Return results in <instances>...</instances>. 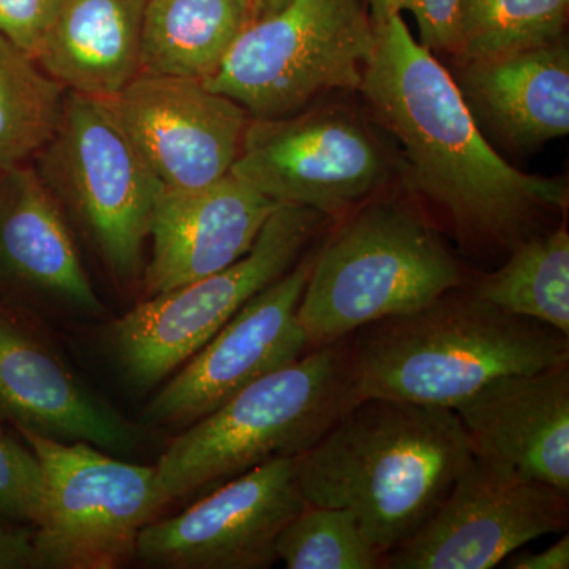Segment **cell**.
Listing matches in <instances>:
<instances>
[{
	"label": "cell",
	"mask_w": 569,
	"mask_h": 569,
	"mask_svg": "<svg viewBox=\"0 0 569 569\" xmlns=\"http://www.w3.org/2000/svg\"><path fill=\"white\" fill-rule=\"evenodd\" d=\"M359 92L402 144L415 187L463 241L512 249L542 212L567 204L565 183L523 173L493 151L458 82L400 14L376 24Z\"/></svg>",
	"instance_id": "obj_1"
},
{
	"label": "cell",
	"mask_w": 569,
	"mask_h": 569,
	"mask_svg": "<svg viewBox=\"0 0 569 569\" xmlns=\"http://www.w3.org/2000/svg\"><path fill=\"white\" fill-rule=\"evenodd\" d=\"M473 459L451 408L356 400L299 456L306 501L347 509L381 556L430 519Z\"/></svg>",
	"instance_id": "obj_2"
},
{
	"label": "cell",
	"mask_w": 569,
	"mask_h": 569,
	"mask_svg": "<svg viewBox=\"0 0 569 569\" xmlns=\"http://www.w3.org/2000/svg\"><path fill=\"white\" fill-rule=\"evenodd\" d=\"M359 399L456 410L497 378L569 366V337L459 288L350 337Z\"/></svg>",
	"instance_id": "obj_3"
},
{
	"label": "cell",
	"mask_w": 569,
	"mask_h": 569,
	"mask_svg": "<svg viewBox=\"0 0 569 569\" xmlns=\"http://www.w3.org/2000/svg\"><path fill=\"white\" fill-rule=\"evenodd\" d=\"M356 400L350 337L307 351L183 427L156 463L160 503L204 496L269 460L305 455Z\"/></svg>",
	"instance_id": "obj_4"
},
{
	"label": "cell",
	"mask_w": 569,
	"mask_h": 569,
	"mask_svg": "<svg viewBox=\"0 0 569 569\" xmlns=\"http://www.w3.org/2000/svg\"><path fill=\"white\" fill-rule=\"evenodd\" d=\"M460 283L458 260L421 213L369 200L317 250L298 321L313 350L417 312Z\"/></svg>",
	"instance_id": "obj_5"
},
{
	"label": "cell",
	"mask_w": 569,
	"mask_h": 569,
	"mask_svg": "<svg viewBox=\"0 0 569 569\" xmlns=\"http://www.w3.org/2000/svg\"><path fill=\"white\" fill-rule=\"evenodd\" d=\"M373 48L365 0H288L250 22L203 84L250 118H283L325 93L359 91Z\"/></svg>",
	"instance_id": "obj_6"
},
{
	"label": "cell",
	"mask_w": 569,
	"mask_h": 569,
	"mask_svg": "<svg viewBox=\"0 0 569 569\" xmlns=\"http://www.w3.org/2000/svg\"><path fill=\"white\" fill-rule=\"evenodd\" d=\"M323 216L279 204L241 260L216 274L148 299L116 320L108 342L127 380L151 389L192 358L247 301L287 274L306 253Z\"/></svg>",
	"instance_id": "obj_7"
},
{
	"label": "cell",
	"mask_w": 569,
	"mask_h": 569,
	"mask_svg": "<svg viewBox=\"0 0 569 569\" xmlns=\"http://www.w3.org/2000/svg\"><path fill=\"white\" fill-rule=\"evenodd\" d=\"M39 174L84 224L108 268L137 276L162 186L110 100L67 92Z\"/></svg>",
	"instance_id": "obj_8"
},
{
	"label": "cell",
	"mask_w": 569,
	"mask_h": 569,
	"mask_svg": "<svg viewBox=\"0 0 569 569\" xmlns=\"http://www.w3.org/2000/svg\"><path fill=\"white\" fill-rule=\"evenodd\" d=\"M17 430L43 467V512L33 529L37 568L114 569L137 557L142 527L163 508L156 466Z\"/></svg>",
	"instance_id": "obj_9"
},
{
	"label": "cell",
	"mask_w": 569,
	"mask_h": 569,
	"mask_svg": "<svg viewBox=\"0 0 569 569\" xmlns=\"http://www.w3.org/2000/svg\"><path fill=\"white\" fill-rule=\"evenodd\" d=\"M230 174L277 204L342 217L372 200L388 162L359 119L328 108L250 119Z\"/></svg>",
	"instance_id": "obj_10"
},
{
	"label": "cell",
	"mask_w": 569,
	"mask_h": 569,
	"mask_svg": "<svg viewBox=\"0 0 569 569\" xmlns=\"http://www.w3.org/2000/svg\"><path fill=\"white\" fill-rule=\"evenodd\" d=\"M569 496L475 458L443 503L383 557L388 569H490L520 548L567 531Z\"/></svg>",
	"instance_id": "obj_11"
},
{
	"label": "cell",
	"mask_w": 569,
	"mask_h": 569,
	"mask_svg": "<svg viewBox=\"0 0 569 569\" xmlns=\"http://www.w3.org/2000/svg\"><path fill=\"white\" fill-rule=\"evenodd\" d=\"M298 458H277L204 493L178 516L152 520L137 557L167 569H266L284 527L305 509Z\"/></svg>",
	"instance_id": "obj_12"
},
{
	"label": "cell",
	"mask_w": 569,
	"mask_h": 569,
	"mask_svg": "<svg viewBox=\"0 0 569 569\" xmlns=\"http://www.w3.org/2000/svg\"><path fill=\"white\" fill-rule=\"evenodd\" d=\"M316 253L302 254L287 274L247 301L179 367L146 408V417L156 425L183 429L310 351L298 321V307Z\"/></svg>",
	"instance_id": "obj_13"
},
{
	"label": "cell",
	"mask_w": 569,
	"mask_h": 569,
	"mask_svg": "<svg viewBox=\"0 0 569 569\" xmlns=\"http://www.w3.org/2000/svg\"><path fill=\"white\" fill-rule=\"evenodd\" d=\"M110 100L163 190H197L230 174L250 114L203 81L140 71Z\"/></svg>",
	"instance_id": "obj_14"
},
{
	"label": "cell",
	"mask_w": 569,
	"mask_h": 569,
	"mask_svg": "<svg viewBox=\"0 0 569 569\" xmlns=\"http://www.w3.org/2000/svg\"><path fill=\"white\" fill-rule=\"evenodd\" d=\"M277 206L233 174L203 189H162L149 224L146 293H167L241 260Z\"/></svg>",
	"instance_id": "obj_15"
},
{
	"label": "cell",
	"mask_w": 569,
	"mask_h": 569,
	"mask_svg": "<svg viewBox=\"0 0 569 569\" xmlns=\"http://www.w3.org/2000/svg\"><path fill=\"white\" fill-rule=\"evenodd\" d=\"M455 411L475 458L569 496V366L497 378Z\"/></svg>",
	"instance_id": "obj_16"
},
{
	"label": "cell",
	"mask_w": 569,
	"mask_h": 569,
	"mask_svg": "<svg viewBox=\"0 0 569 569\" xmlns=\"http://www.w3.org/2000/svg\"><path fill=\"white\" fill-rule=\"evenodd\" d=\"M0 417L51 440L129 452L137 429L43 343L0 312Z\"/></svg>",
	"instance_id": "obj_17"
},
{
	"label": "cell",
	"mask_w": 569,
	"mask_h": 569,
	"mask_svg": "<svg viewBox=\"0 0 569 569\" xmlns=\"http://www.w3.org/2000/svg\"><path fill=\"white\" fill-rule=\"evenodd\" d=\"M0 274L86 316L103 312L58 200L26 163L0 174Z\"/></svg>",
	"instance_id": "obj_18"
},
{
	"label": "cell",
	"mask_w": 569,
	"mask_h": 569,
	"mask_svg": "<svg viewBox=\"0 0 569 569\" xmlns=\"http://www.w3.org/2000/svg\"><path fill=\"white\" fill-rule=\"evenodd\" d=\"M146 0H61L36 61L67 91L114 99L140 73Z\"/></svg>",
	"instance_id": "obj_19"
},
{
	"label": "cell",
	"mask_w": 569,
	"mask_h": 569,
	"mask_svg": "<svg viewBox=\"0 0 569 569\" xmlns=\"http://www.w3.org/2000/svg\"><path fill=\"white\" fill-rule=\"evenodd\" d=\"M459 88L511 144L537 146L569 132V51L563 40L463 63Z\"/></svg>",
	"instance_id": "obj_20"
},
{
	"label": "cell",
	"mask_w": 569,
	"mask_h": 569,
	"mask_svg": "<svg viewBox=\"0 0 569 569\" xmlns=\"http://www.w3.org/2000/svg\"><path fill=\"white\" fill-rule=\"evenodd\" d=\"M252 0H146L140 71L204 81L250 24Z\"/></svg>",
	"instance_id": "obj_21"
},
{
	"label": "cell",
	"mask_w": 569,
	"mask_h": 569,
	"mask_svg": "<svg viewBox=\"0 0 569 569\" xmlns=\"http://www.w3.org/2000/svg\"><path fill=\"white\" fill-rule=\"evenodd\" d=\"M511 250L507 263L479 280L471 291L505 312L548 325L569 337L567 227L529 236Z\"/></svg>",
	"instance_id": "obj_22"
},
{
	"label": "cell",
	"mask_w": 569,
	"mask_h": 569,
	"mask_svg": "<svg viewBox=\"0 0 569 569\" xmlns=\"http://www.w3.org/2000/svg\"><path fill=\"white\" fill-rule=\"evenodd\" d=\"M66 88L0 33V171L24 164L56 132Z\"/></svg>",
	"instance_id": "obj_23"
},
{
	"label": "cell",
	"mask_w": 569,
	"mask_h": 569,
	"mask_svg": "<svg viewBox=\"0 0 569 569\" xmlns=\"http://www.w3.org/2000/svg\"><path fill=\"white\" fill-rule=\"evenodd\" d=\"M569 0H460L458 56L488 61L553 43L563 36Z\"/></svg>",
	"instance_id": "obj_24"
},
{
	"label": "cell",
	"mask_w": 569,
	"mask_h": 569,
	"mask_svg": "<svg viewBox=\"0 0 569 569\" xmlns=\"http://www.w3.org/2000/svg\"><path fill=\"white\" fill-rule=\"evenodd\" d=\"M288 569H378L383 556L347 509L307 503L276 545Z\"/></svg>",
	"instance_id": "obj_25"
},
{
	"label": "cell",
	"mask_w": 569,
	"mask_h": 569,
	"mask_svg": "<svg viewBox=\"0 0 569 569\" xmlns=\"http://www.w3.org/2000/svg\"><path fill=\"white\" fill-rule=\"evenodd\" d=\"M43 503L44 475L39 456L0 421V523L36 529Z\"/></svg>",
	"instance_id": "obj_26"
},
{
	"label": "cell",
	"mask_w": 569,
	"mask_h": 569,
	"mask_svg": "<svg viewBox=\"0 0 569 569\" xmlns=\"http://www.w3.org/2000/svg\"><path fill=\"white\" fill-rule=\"evenodd\" d=\"M460 0H365L373 26L403 10L417 18L419 43L429 51L455 54L458 48Z\"/></svg>",
	"instance_id": "obj_27"
},
{
	"label": "cell",
	"mask_w": 569,
	"mask_h": 569,
	"mask_svg": "<svg viewBox=\"0 0 569 569\" xmlns=\"http://www.w3.org/2000/svg\"><path fill=\"white\" fill-rule=\"evenodd\" d=\"M61 0H0V33L36 58Z\"/></svg>",
	"instance_id": "obj_28"
},
{
	"label": "cell",
	"mask_w": 569,
	"mask_h": 569,
	"mask_svg": "<svg viewBox=\"0 0 569 569\" xmlns=\"http://www.w3.org/2000/svg\"><path fill=\"white\" fill-rule=\"evenodd\" d=\"M37 568L33 529L0 523V569Z\"/></svg>",
	"instance_id": "obj_29"
},
{
	"label": "cell",
	"mask_w": 569,
	"mask_h": 569,
	"mask_svg": "<svg viewBox=\"0 0 569 569\" xmlns=\"http://www.w3.org/2000/svg\"><path fill=\"white\" fill-rule=\"evenodd\" d=\"M505 568L509 569H568L569 568V537L565 533L563 538L553 542L548 549L538 553H519V556H509Z\"/></svg>",
	"instance_id": "obj_30"
},
{
	"label": "cell",
	"mask_w": 569,
	"mask_h": 569,
	"mask_svg": "<svg viewBox=\"0 0 569 569\" xmlns=\"http://www.w3.org/2000/svg\"><path fill=\"white\" fill-rule=\"evenodd\" d=\"M287 2L288 0H252L250 22L261 20V18L276 13V11L282 9Z\"/></svg>",
	"instance_id": "obj_31"
},
{
	"label": "cell",
	"mask_w": 569,
	"mask_h": 569,
	"mask_svg": "<svg viewBox=\"0 0 569 569\" xmlns=\"http://www.w3.org/2000/svg\"><path fill=\"white\" fill-rule=\"evenodd\" d=\"M2 173H3V171H0V174H2Z\"/></svg>",
	"instance_id": "obj_32"
}]
</instances>
